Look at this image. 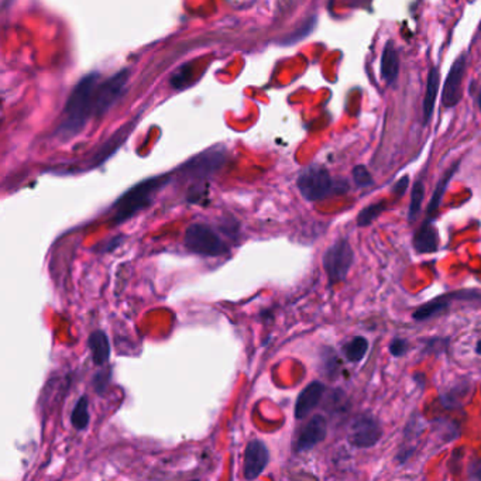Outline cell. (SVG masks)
Returning a JSON list of instances; mask_svg holds the SVG:
<instances>
[{
    "mask_svg": "<svg viewBox=\"0 0 481 481\" xmlns=\"http://www.w3.org/2000/svg\"><path fill=\"white\" fill-rule=\"evenodd\" d=\"M99 79L101 75L98 72H90L76 83L67 101L64 119L57 130L58 136L71 139L85 127L90 115H93Z\"/></svg>",
    "mask_w": 481,
    "mask_h": 481,
    "instance_id": "obj_1",
    "label": "cell"
},
{
    "mask_svg": "<svg viewBox=\"0 0 481 481\" xmlns=\"http://www.w3.org/2000/svg\"><path fill=\"white\" fill-rule=\"evenodd\" d=\"M168 176H153L139 182L113 204V222L120 225L143 209H147L158 192L168 183Z\"/></svg>",
    "mask_w": 481,
    "mask_h": 481,
    "instance_id": "obj_2",
    "label": "cell"
},
{
    "mask_svg": "<svg viewBox=\"0 0 481 481\" xmlns=\"http://www.w3.org/2000/svg\"><path fill=\"white\" fill-rule=\"evenodd\" d=\"M301 195L309 201H322L330 195L343 194L347 190L346 181H333L329 171L322 165L312 164L302 169L297 181Z\"/></svg>",
    "mask_w": 481,
    "mask_h": 481,
    "instance_id": "obj_3",
    "label": "cell"
},
{
    "mask_svg": "<svg viewBox=\"0 0 481 481\" xmlns=\"http://www.w3.org/2000/svg\"><path fill=\"white\" fill-rule=\"evenodd\" d=\"M183 244L190 253L207 257H218L228 251L225 242L207 223H192L185 232Z\"/></svg>",
    "mask_w": 481,
    "mask_h": 481,
    "instance_id": "obj_4",
    "label": "cell"
},
{
    "mask_svg": "<svg viewBox=\"0 0 481 481\" xmlns=\"http://www.w3.org/2000/svg\"><path fill=\"white\" fill-rule=\"evenodd\" d=\"M354 261V251L347 239L335 242L323 256V267L330 284H337L346 279Z\"/></svg>",
    "mask_w": 481,
    "mask_h": 481,
    "instance_id": "obj_5",
    "label": "cell"
},
{
    "mask_svg": "<svg viewBox=\"0 0 481 481\" xmlns=\"http://www.w3.org/2000/svg\"><path fill=\"white\" fill-rule=\"evenodd\" d=\"M130 78L129 69H120L106 81H104L96 90L95 98V109L93 115L96 118L105 116L111 108L122 98V95L126 89L127 81Z\"/></svg>",
    "mask_w": 481,
    "mask_h": 481,
    "instance_id": "obj_6",
    "label": "cell"
},
{
    "mask_svg": "<svg viewBox=\"0 0 481 481\" xmlns=\"http://www.w3.org/2000/svg\"><path fill=\"white\" fill-rule=\"evenodd\" d=\"M381 436L382 429L379 422L374 417L363 414L353 421L349 440L356 447H371L381 439Z\"/></svg>",
    "mask_w": 481,
    "mask_h": 481,
    "instance_id": "obj_7",
    "label": "cell"
},
{
    "mask_svg": "<svg viewBox=\"0 0 481 481\" xmlns=\"http://www.w3.org/2000/svg\"><path fill=\"white\" fill-rule=\"evenodd\" d=\"M466 64H467V58L464 54H461L454 61V64L452 65L446 76V82L442 92V104L447 109L454 108L461 99L460 89H461V82H463V76L466 71Z\"/></svg>",
    "mask_w": 481,
    "mask_h": 481,
    "instance_id": "obj_8",
    "label": "cell"
},
{
    "mask_svg": "<svg viewBox=\"0 0 481 481\" xmlns=\"http://www.w3.org/2000/svg\"><path fill=\"white\" fill-rule=\"evenodd\" d=\"M270 461V452L267 446L258 440L253 439L249 442L246 452H244V477L247 480H254L260 477V474L265 470Z\"/></svg>",
    "mask_w": 481,
    "mask_h": 481,
    "instance_id": "obj_9",
    "label": "cell"
},
{
    "mask_svg": "<svg viewBox=\"0 0 481 481\" xmlns=\"http://www.w3.org/2000/svg\"><path fill=\"white\" fill-rule=\"evenodd\" d=\"M225 162V153L219 151V150H209L195 158H192L190 161H188L183 167L182 171L189 174V175H194V176H208L214 172H216L222 164Z\"/></svg>",
    "mask_w": 481,
    "mask_h": 481,
    "instance_id": "obj_10",
    "label": "cell"
},
{
    "mask_svg": "<svg viewBox=\"0 0 481 481\" xmlns=\"http://www.w3.org/2000/svg\"><path fill=\"white\" fill-rule=\"evenodd\" d=\"M328 424L322 415L312 417L308 424L300 432V436L295 443L297 452H308L314 449L318 443H321L326 438Z\"/></svg>",
    "mask_w": 481,
    "mask_h": 481,
    "instance_id": "obj_11",
    "label": "cell"
},
{
    "mask_svg": "<svg viewBox=\"0 0 481 481\" xmlns=\"http://www.w3.org/2000/svg\"><path fill=\"white\" fill-rule=\"evenodd\" d=\"M325 393V386L319 381L311 382L307 386L297 398L295 403V418L304 419L308 417L321 403Z\"/></svg>",
    "mask_w": 481,
    "mask_h": 481,
    "instance_id": "obj_12",
    "label": "cell"
},
{
    "mask_svg": "<svg viewBox=\"0 0 481 481\" xmlns=\"http://www.w3.org/2000/svg\"><path fill=\"white\" fill-rule=\"evenodd\" d=\"M414 247L418 253H433L439 249V233L432 219H426L414 236Z\"/></svg>",
    "mask_w": 481,
    "mask_h": 481,
    "instance_id": "obj_13",
    "label": "cell"
},
{
    "mask_svg": "<svg viewBox=\"0 0 481 481\" xmlns=\"http://www.w3.org/2000/svg\"><path fill=\"white\" fill-rule=\"evenodd\" d=\"M92 360L96 365H104L111 357V343L105 332L95 330L88 339Z\"/></svg>",
    "mask_w": 481,
    "mask_h": 481,
    "instance_id": "obj_14",
    "label": "cell"
},
{
    "mask_svg": "<svg viewBox=\"0 0 481 481\" xmlns=\"http://www.w3.org/2000/svg\"><path fill=\"white\" fill-rule=\"evenodd\" d=\"M400 72V60L398 53L393 41H389L384 47L381 55V75L387 83H394Z\"/></svg>",
    "mask_w": 481,
    "mask_h": 481,
    "instance_id": "obj_15",
    "label": "cell"
},
{
    "mask_svg": "<svg viewBox=\"0 0 481 481\" xmlns=\"http://www.w3.org/2000/svg\"><path fill=\"white\" fill-rule=\"evenodd\" d=\"M439 82H440V74L438 68H432L429 71V76H428V82H426V92H425V98H424V122L428 123L433 115L435 111V102H436V96H438V90H439Z\"/></svg>",
    "mask_w": 481,
    "mask_h": 481,
    "instance_id": "obj_16",
    "label": "cell"
},
{
    "mask_svg": "<svg viewBox=\"0 0 481 481\" xmlns=\"http://www.w3.org/2000/svg\"><path fill=\"white\" fill-rule=\"evenodd\" d=\"M130 130H132V126H130V125H126V126L122 127L115 136H112V139H109V140L105 143V146L98 151V154H96V155L93 157V167L102 164L109 155H112V153H115V151L120 147V144L123 143V140L126 139V136H127V133H129Z\"/></svg>",
    "mask_w": 481,
    "mask_h": 481,
    "instance_id": "obj_17",
    "label": "cell"
},
{
    "mask_svg": "<svg viewBox=\"0 0 481 481\" xmlns=\"http://www.w3.org/2000/svg\"><path fill=\"white\" fill-rule=\"evenodd\" d=\"M457 168H459V162H456L450 169H447V172L438 182L433 195H432V200H431L429 207H428V216L429 218H433L438 214V209H439V205L442 202V198H443V194H445V190H446V186H447L449 181L452 179V176L454 175V172L457 171Z\"/></svg>",
    "mask_w": 481,
    "mask_h": 481,
    "instance_id": "obj_18",
    "label": "cell"
},
{
    "mask_svg": "<svg viewBox=\"0 0 481 481\" xmlns=\"http://www.w3.org/2000/svg\"><path fill=\"white\" fill-rule=\"evenodd\" d=\"M450 298L449 297H442V298H436L432 300L431 302L422 305L421 308L417 309V312L414 314V319L417 321H426L429 318H433L435 315H439L440 312L446 311L449 307Z\"/></svg>",
    "mask_w": 481,
    "mask_h": 481,
    "instance_id": "obj_19",
    "label": "cell"
},
{
    "mask_svg": "<svg viewBox=\"0 0 481 481\" xmlns=\"http://www.w3.org/2000/svg\"><path fill=\"white\" fill-rule=\"evenodd\" d=\"M89 403L86 397H81L71 414V424L76 431H83L89 424Z\"/></svg>",
    "mask_w": 481,
    "mask_h": 481,
    "instance_id": "obj_20",
    "label": "cell"
},
{
    "mask_svg": "<svg viewBox=\"0 0 481 481\" xmlns=\"http://www.w3.org/2000/svg\"><path fill=\"white\" fill-rule=\"evenodd\" d=\"M367 349H368V342L364 337L357 336L343 347V351L349 361L356 363V361L363 360V357L367 353Z\"/></svg>",
    "mask_w": 481,
    "mask_h": 481,
    "instance_id": "obj_21",
    "label": "cell"
},
{
    "mask_svg": "<svg viewBox=\"0 0 481 481\" xmlns=\"http://www.w3.org/2000/svg\"><path fill=\"white\" fill-rule=\"evenodd\" d=\"M424 197H425V185L422 181H418V182H415V185L412 188L411 204H410V211H408L410 222H414L418 218V215L421 214Z\"/></svg>",
    "mask_w": 481,
    "mask_h": 481,
    "instance_id": "obj_22",
    "label": "cell"
},
{
    "mask_svg": "<svg viewBox=\"0 0 481 481\" xmlns=\"http://www.w3.org/2000/svg\"><path fill=\"white\" fill-rule=\"evenodd\" d=\"M384 209H386V202L372 204V205L364 208L357 216V226L364 228V226L370 225Z\"/></svg>",
    "mask_w": 481,
    "mask_h": 481,
    "instance_id": "obj_23",
    "label": "cell"
},
{
    "mask_svg": "<svg viewBox=\"0 0 481 481\" xmlns=\"http://www.w3.org/2000/svg\"><path fill=\"white\" fill-rule=\"evenodd\" d=\"M467 391H468V387H467V384L464 382L463 384V386H457L456 389H453V390H450V391H447L446 394H445V397H443V404L446 405V407H450V405H457V401H461L463 400V397L467 394Z\"/></svg>",
    "mask_w": 481,
    "mask_h": 481,
    "instance_id": "obj_24",
    "label": "cell"
},
{
    "mask_svg": "<svg viewBox=\"0 0 481 481\" xmlns=\"http://www.w3.org/2000/svg\"><path fill=\"white\" fill-rule=\"evenodd\" d=\"M353 178H354V182H356L358 186H368V185L372 183L371 174L368 172V169H367L364 165H357V167H354V169H353Z\"/></svg>",
    "mask_w": 481,
    "mask_h": 481,
    "instance_id": "obj_25",
    "label": "cell"
},
{
    "mask_svg": "<svg viewBox=\"0 0 481 481\" xmlns=\"http://www.w3.org/2000/svg\"><path fill=\"white\" fill-rule=\"evenodd\" d=\"M407 350H408V343H407V340H404V339L397 337V339H394V340L391 342V344H390V351H391V354L396 356V357L404 356V354L407 353Z\"/></svg>",
    "mask_w": 481,
    "mask_h": 481,
    "instance_id": "obj_26",
    "label": "cell"
},
{
    "mask_svg": "<svg viewBox=\"0 0 481 481\" xmlns=\"http://www.w3.org/2000/svg\"><path fill=\"white\" fill-rule=\"evenodd\" d=\"M408 176H404L403 179H400L397 183H396V186L393 188V192H394V194L396 195H398V197H403L404 194H405V190H407V186H408Z\"/></svg>",
    "mask_w": 481,
    "mask_h": 481,
    "instance_id": "obj_27",
    "label": "cell"
},
{
    "mask_svg": "<svg viewBox=\"0 0 481 481\" xmlns=\"http://www.w3.org/2000/svg\"><path fill=\"white\" fill-rule=\"evenodd\" d=\"M471 477L473 478H477V480H481V459L474 464L473 470H471Z\"/></svg>",
    "mask_w": 481,
    "mask_h": 481,
    "instance_id": "obj_28",
    "label": "cell"
},
{
    "mask_svg": "<svg viewBox=\"0 0 481 481\" xmlns=\"http://www.w3.org/2000/svg\"><path fill=\"white\" fill-rule=\"evenodd\" d=\"M475 351H477L478 354H481V340L477 343V346H475Z\"/></svg>",
    "mask_w": 481,
    "mask_h": 481,
    "instance_id": "obj_29",
    "label": "cell"
},
{
    "mask_svg": "<svg viewBox=\"0 0 481 481\" xmlns=\"http://www.w3.org/2000/svg\"><path fill=\"white\" fill-rule=\"evenodd\" d=\"M478 106L481 109V89H480V96H478Z\"/></svg>",
    "mask_w": 481,
    "mask_h": 481,
    "instance_id": "obj_30",
    "label": "cell"
}]
</instances>
